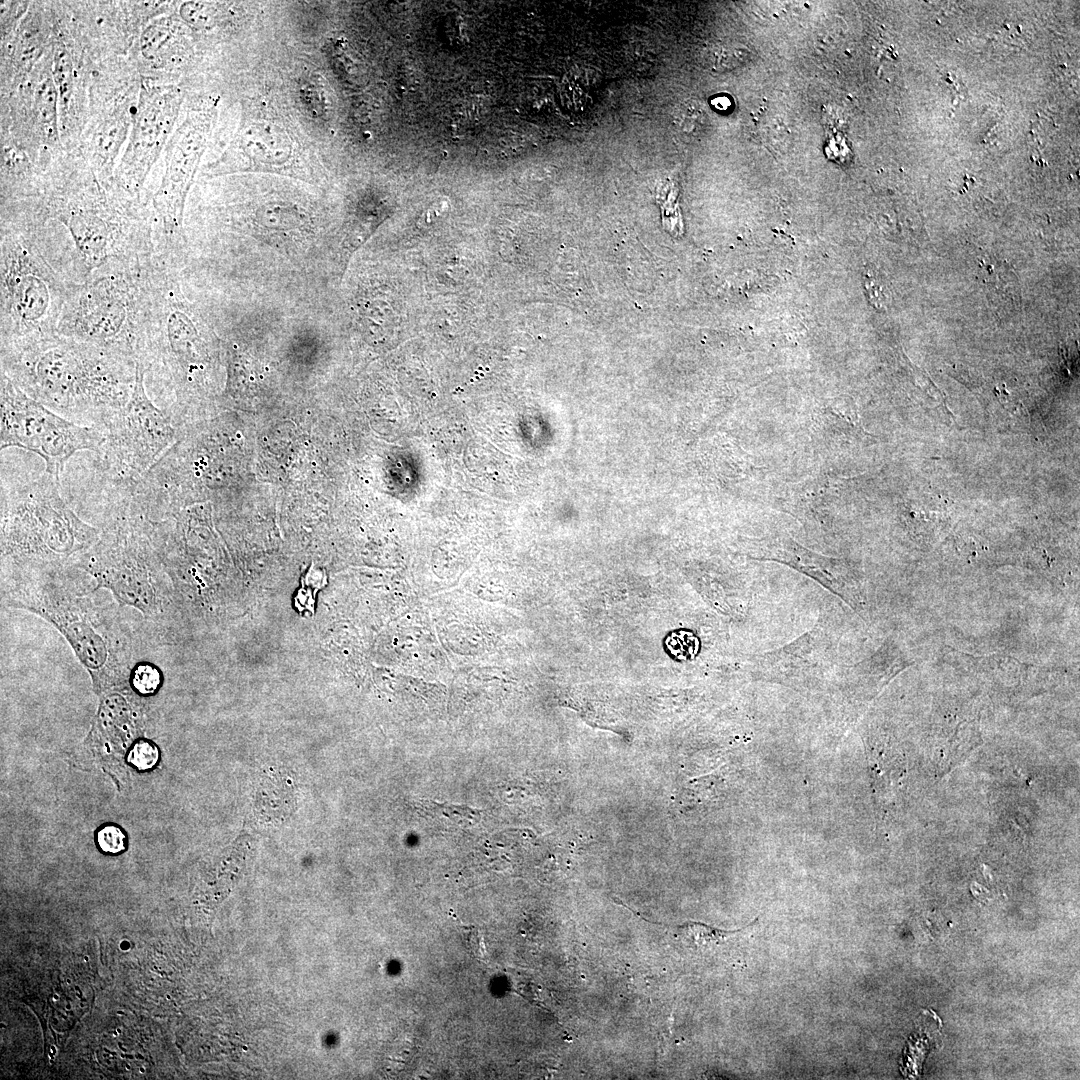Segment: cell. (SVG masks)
Segmentation results:
<instances>
[{
    "instance_id": "3",
    "label": "cell",
    "mask_w": 1080,
    "mask_h": 1080,
    "mask_svg": "<svg viewBox=\"0 0 1080 1080\" xmlns=\"http://www.w3.org/2000/svg\"><path fill=\"white\" fill-rule=\"evenodd\" d=\"M73 566L88 574L97 589L110 591L120 607L136 609L148 640L157 644L173 638L179 605L143 517L117 505L97 541Z\"/></svg>"
},
{
    "instance_id": "12",
    "label": "cell",
    "mask_w": 1080,
    "mask_h": 1080,
    "mask_svg": "<svg viewBox=\"0 0 1080 1080\" xmlns=\"http://www.w3.org/2000/svg\"><path fill=\"white\" fill-rule=\"evenodd\" d=\"M771 551V550H770ZM768 558L783 561L808 575L826 589L855 607L856 590L848 573L836 562L807 553L791 545L788 549L774 548Z\"/></svg>"
},
{
    "instance_id": "10",
    "label": "cell",
    "mask_w": 1080,
    "mask_h": 1080,
    "mask_svg": "<svg viewBox=\"0 0 1080 1080\" xmlns=\"http://www.w3.org/2000/svg\"><path fill=\"white\" fill-rule=\"evenodd\" d=\"M174 87L142 91L130 143L117 170L116 186L121 194L136 196L173 125L180 104Z\"/></svg>"
},
{
    "instance_id": "16",
    "label": "cell",
    "mask_w": 1080,
    "mask_h": 1080,
    "mask_svg": "<svg viewBox=\"0 0 1080 1080\" xmlns=\"http://www.w3.org/2000/svg\"><path fill=\"white\" fill-rule=\"evenodd\" d=\"M55 100L56 92L53 81L46 78L37 91V106L41 121L51 134L55 132Z\"/></svg>"
},
{
    "instance_id": "11",
    "label": "cell",
    "mask_w": 1080,
    "mask_h": 1080,
    "mask_svg": "<svg viewBox=\"0 0 1080 1080\" xmlns=\"http://www.w3.org/2000/svg\"><path fill=\"white\" fill-rule=\"evenodd\" d=\"M835 660L836 640L817 625L788 645L757 656L752 666L765 675L789 677L826 669Z\"/></svg>"
},
{
    "instance_id": "20",
    "label": "cell",
    "mask_w": 1080,
    "mask_h": 1080,
    "mask_svg": "<svg viewBox=\"0 0 1080 1080\" xmlns=\"http://www.w3.org/2000/svg\"><path fill=\"white\" fill-rule=\"evenodd\" d=\"M159 758V751L155 744L147 740L137 741L129 751L128 761L140 770H148L154 767Z\"/></svg>"
},
{
    "instance_id": "7",
    "label": "cell",
    "mask_w": 1080,
    "mask_h": 1080,
    "mask_svg": "<svg viewBox=\"0 0 1080 1080\" xmlns=\"http://www.w3.org/2000/svg\"><path fill=\"white\" fill-rule=\"evenodd\" d=\"M136 380L127 404L102 427L104 442L96 459L100 478L118 501L127 500L148 470L165 453L173 440L169 420L148 397L146 368L136 362Z\"/></svg>"
},
{
    "instance_id": "2",
    "label": "cell",
    "mask_w": 1080,
    "mask_h": 1080,
    "mask_svg": "<svg viewBox=\"0 0 1080 1080\" xmlns=\"http://www.w3.org/2000/svg\"><path fill=\"white\" fill-rule=\"evenodd\" d=\"M1 372L27 395L75 423L102 427L129 401L136 361L55 335L2 348Z\"/></svg>"
},
{
    "instance_id": "21",
    "label": "cell",
    "mask_w": 1080,
    "mask_h": 1080,
    "mask_svg": "<svg viewBox=\"0 0 1080 1080\" xmlns=\"http://www.w3.org/2000/svg\"><path fill=\"white\" fill-rule=\"evenodd\" d=\"M688 929H689V934L692 936V938L694 939V941L697 944L715 943L717 941L723 940L726 937H730L732 935H735V934H737L738 932L741 931V930H735V931L717 930V929H714L712 927H709V926H706V925H701V924H691V925L688 926Z\"/></svg>"
},
{
    "instance_id": "4",
    "label": "cell",
    "mask_w": 1080,
    "mask_h": 1080,
    "mask_svg": "<svg viewBox=\"0 0 1080 1080\" xmlns=\"http://www.w3.org/2000/svg\"><path fill=\"white\" fill-rule=\"evenodd\" d=\"M1 575L73 565L99 538L64 501L60 475L1 489Z\"/></svg>"
},
{
    "instance_id": "14",
    "label": "cell",
    "mask_w": 1080,
    "mask_h": 1080,
    "mask_svg": "<svg viewBox=\"0 0 1080 1080\" xmlns=\"http://www.w3.org/2000/svg\"><path fill=\"white\" fill-rule=\"evenodd\" d=\"M420 810L433 818L445 819L455 825H472L481 818V811L466 805H454L438 803L436 801H424Z\"/></svg>"
},
{
    "instance_id": "8",
    "label": "cell",
    "mask_w": 1080,
    "mask_h": 1080,
    "mask_svg": "<svg viewBox=\"0 0 1080 1080\" xmlns=\"http://www.w3.org/2000/svg\"><path fill=\"white\" fill-rule=\"evenodd\" d=\"M0 447H19L43 458L45 471L61 474L78 451L98 452L104 431L70 421L27 395L6 374L0 378Z\"/></svg>"
},
{
    "instance_id": "9",
    "label": "cell",
    "mask_w": 1080,
    "mask_h": 1080,
    "mask_svg": "<svg viewBox=\"0 0 1080 1080\" xmlns=\"http://www.w3.org/2000/svg\"><path fill=\"white\" fill-rule=\"evenodd\" d=\"M216 112V100L192 111L177 129L168 146L166 168L153 204L162 223L158 253L179 265L187 240L183 228L186 198Z\"/></svg>"
},
{
    "instance_id": "19",
    "label": "cell",
    "mask_w": 1080,
    "mask_h": 1080,
    "mask_svg": "<svg viewBox=\"0 0 1080 1080\" xmlns=\"http://www.w3.org/2000/svg\"><path fill=\"white\" fill-rule=\"evenodd\" d=\"M96 840L99 848L109 854H118L127 846V837L117 825H104L99 828Z\"/></svg>"
},
{
    "instance_id": "6",
    "label": "cell",
    "mask_w": 1080,
    "mask_h": 1080,
    "mask_svg": "<svg viewBox=\"0 0 1080 1080\" xmlns=\"http://www.w3.org/2000/svg\"><path fill=\"white\" fill-rule=\"evenodd\" d=\"M153 259V258H152ZM114 263L77 284L62 310L57 335L143 362L146 281L152 260Z\"/></svg>"
},
{
    "instance_id": "18",
    "label": "cell",
    "mask_w": 1080,
    "mask_h": 1080,
    "mask_svg": "<svg viewBox=\"0 0 1080 1080\" xmlns=\"http://www.w3.org/2000/svg\"><path fill=\"white\" fill-rule=\"evenodd\" d=\"M54 77L58 85L60 97L67 101L72 80V66L69 55L64 47L58 45L54 58Z\"/></svg>"
},
{
    "instance_id": "13",
    "label": "cell",
    "mask_w": 1080,
    "mask_h": 1080,
    "mask_svg": "<svg viewBox=\"0 0 1080 1080\" xmlns=\"http://www.w3.org/2000/svg\"><path fill=\"white\" fill-rule=\"evenodd\" d=\"M289 140L278 127L251 125L239 136L238 147L254 167L271 170L288 161L292 152Z\"/></svg>"
},
{
    "instance_id": "17",
    "label": "cell",
    "mask_w": 1080,
    "mask_h": 1080,
    "mask_svg": "<svg viewBox=\"0 0 1080 1080\" xmlns=\"http://www.w3.org/2000/svg\"><path fill=\"white\" fill-rule=\"evenodd\" d=\"M182 18L190 25L198 28L213 25L217 10L205 2H186L180 8Z\"/></svg>"
},
{
    "instance_id": "1",
    "label": "cell",
    "mask_w": 1080,
    "mask_h": 1080,
    "mask_svg": "<svg viewBox=\"0 0 1080 1080\" xmlns=\"http://www.w3.org/2000/svg\"><path fill=\"white\" fill-rule=\"evenodd\" d=\"M2 603L31 612L67 640L95 688L128 681L138 640L120 605L101 600L94 581L73 565L1 575Z\"/></svg>"
},
{
    "instance_id": "22",
    "label": "cell",
    "mask_w": 1080,
    "mask_h": 1080,
    "mask_svg": "<svg viewBox=\"0 0 1080 1080\" xmlns=\"http://www.w3.org/2000/svg\"><path fill=\"white\" fill-rule=\"evenodd\" d=\"M703 116L704 114L702 113L700 108L694 106H683L680 109L679 115L677 117L679 123L678 126L683 131H691L697 128L695 121L700 124L702 123Z\"/></svg>"
},
{
    "instance_id": "15",
    "label": "cell",
    "mask_w": 1080,
    "mask_h": 1080,
    "mask_svg": "<svg viewBox=\"0 0 1080 1080\" xmlns=\"http://www.w3.org/2000/svg\"><path fill=\"white\" fill-rule=\"evenodd\" d=\"M128 682L139 695H153L162 684V673L152 662L137 661L131 668Z\"/></svg>"
},
{
    "instance_id": "5",
    "label": "cell",
    "mask_w": 1080,
    "mask_h": 1080,
    "mask_svg": "<svg viewBox=\"0 0 1080 1080\" xmlns=\"http://www.w3.org/2000/svg\"><path fill=\"white\" fill-rule=\"evenodd\" d=\"M76 285L52 265L32 229L2 224L0 349L57 335L62 310Z\"/></svg>"
}]
</instances>
